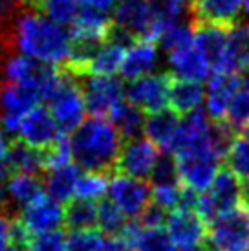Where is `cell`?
Instances as JSON below:
<instances>
[{
  "label": "cell",
  "mask_w": 249,
  "mask_h": 251,
  "mask_svg": "<svg viewBox=\"0 0 249 251\" xmlns=\"http://www.w3.org/2000/svg\"><path fill=\"white\" fill-rule=\"evenodd\" d=\"M7 165L11 173H26V175H39L44 171V151L26 145L24 141H17L11 145Z\"/></svg>",
  "instance_id": "obj_30"
},
{
  "label": "cell",
  "mask_w": 249,
  "mask_h": 251,
  "mask_svg": "<svg viewBox=\"0 0 249 251\" xmlns=\"http://www.w3.org/2000/svg\"><path fill=\"white\" fill-rule=\"evenodd\" d=\"M203 99H205V92L200 83L173 75L171 88H169V108H173L180 116H187L194 110H200Z\"/></svg>",
  "instance_id": "obj_24"
},
{
  "label": "cell",
  "mask_w": 249,
  "mask_h": 251,
  "mask_svg": "<svg viewBox=\"0 0 249 251\" xmlns=\"http://www.w3.org/2000/svg\"><path fill=\"white\" fill-rule=\"evenodd\" d=\"M9 134L4 130V126L0 125V180H7L11 175V169L7 165V158H9V151H11V143L7 140Z\"/></svg>",
  "instance_id": "obj_47"
},
{
  "label": "cell",
  "mask_w": 249,
  "mask_h": 251,
  "mask_svg": "<svg viewBox=\"0 0 249 251\" xmlns=\"http://www.w3.org/2000/svg\"><path fill=\"white\" fill-rule=\"evenodd\" d=\"M149 180L152 183V187L181 183L180 173H178V163H176V158H174L173 154L165 152L159 156V160L156 161Z\"/></svg>",
  "instance_id": "obj_38"
},
{
  "label": "cell",
  "mask_w": 249,
  "mask_h": 251,
  "mask_svg": "<svg viewBox=\"0 0 249 251\" xmlns=\"http://www.w3.org/2000/svg\"><path fill=\"white\" fill-rule=\"evenodd\" d=\"M72 160H74L72 140H70V136L62 134L53 145L44 151V173L61 169L64 165H70Z\"/></svg>",
  "instance_id": "obj_37"
},
{
  "label": "cell",
  "mask_w": 249,
  "mask_h": 251,
  "mask_svg": "<svg viewBox=\"0 0 249 251\" xmlns=\"http://www.w3.org/2000/svg\"><path fill=\"white\" fill-rule=\"evenodd\" d=\"M180 121V114H176L173 108H163V110L147 116L143 132L163 152H169L176 138V132H178Z\"/></svg>",
  "instance_id": "obj_21"
},
{
  "label": "cell",
  "mask_w": 249,
  "mask_h": 251,
  "mask_svg": "<svg viewBox=\"0 0 249 251\" xmlns=\"http://www.w3.org/2000/svg\"><path fill=\"white\" fill-rule=\"evenodd\" d=\"M236 138H238V136H236V130L229 125L227 121H213V119H211L207 143H209V149H211L222 161L227 158L229 149L233 147Z\"/></svg>",
  "instance_id": "obj_35"
},
{
  "label": "cell",
  "mask_w": 249,
  "mask_h": 251,
  "mask_svg": "<svg viewBox=\"0 0 249 251\" xmlns=\"http://www.w3.org/2000/svg\"><path fill=\"white\" fill-rule=\"evenodd\" d=\"M26 4V0H0V29L7 26L13 15Z\"/></svg>",
  "instance_id": "obj_48"
},
{
  "label": "cell",
  "mask_w": 249,
  "mask_h": 251,
  "mask_svg": "<svg viewBox=\"0 0 249 251\" xmlns=\"http://www.w3.org/2000/svg\"><path fill=\"white\" fill-rule=\"evenodd\" d=\"M112 13H114L112 19L114 24L128 29L138 39L149 41L154 24L149 0H119Z\"/></svg>",
  "instance_id": "obj_16"
},
{
  "label": "cell",
  "mask_w": 249,
  "mask_h": 251,
  "mask_svg": "<svg viewBox=\"0 0 249 251\" xmlns=\"http://www.w3.org/2000/svg\"><path fill=\"white\" fill-rule=\"evenodd\" d=\"M17 220L31 237L51 233L61 229V226L64 224V207L48 193H42L39 198L22 207Z\"/></svg>",
  "instance_id": "obj_9"
},
{
  "label": "cell",
  "mask_w": 249,
  "mask_h": 251,
  "mask_svg": "<svg viewBox=\"0 0 249 251\" xmlns=\"http://www.w3.org/2000/svg\"><path fill=\"white\" fill-rule=\"evenodd\" d=\"M244 136H246V138H249V126H246V128H244Z\"/></svg>",
  "instance_id": "obj_57"
},
{
  "label": "cell",
  "mask_w": 249,
  "mask_h": 251,
  "mask_svg": "<svg viewBox=\"0 0 249 251\" xmlns=\"http://www.w3.org/2000/svg\"><path fill=\"white\" fill-rule=\"evenodd\" d=\"M62 72H64V77H62L61 86L57 88V92L51 96L48 103L50 112L57 121L61 132L66 134V136H72L79 126L83 125L86 105H84L79 79L68 74L66 70Z\"/></svg>",
  "instance_id": "obj_4"
},
{
  "label": "cell",
  "mask_w": 249,
  "mask_h": 251,
  "mask_svg": "<svg viewBox=\"0 0 249 251\" xmlns=\"http://www.w3.org/2000/svg\"><path fill=\"white\" fill-rule=\"evenodd\" d=\"M9 202L17 207H24L35 198H39L44 191V180L37 175H26V173H11L6 181Z\"/></svg>",
  "instance_id": "obj_27"
},
{
  "label": "cell",
  "mask_w": 249,
  "mask_h": 251,
  "mask_svg": "<svg viewBox=\"0 0 249 251\" xmlns=\"http://www.w3.org/2000/svg\"><path fill=\"white\" fill-rule=\"evenodd\" d=\"M132 248L119 237H106L101 240L96 251H130Z\"/></svg>",
  "instance_id": "obj_49"
},
{
  "label": "cell",
  "mask_w": 249,
  "mask_h": 251,
  "mask_svg": "<svg viewBox=\"0 0 249 251\" xmlns=\"http://www.w3.org/2000/svg\"><path fill=\"white\" fill-rule=\"evenodd\" d=\"M61 136V128L51 116L50 108L41 105L31 108L22 118L21 125H19V132H17L19 141H24L26 145L35 147L39 151L50 149Z\"/></svg>",
  "instance_id": "obj_11"
},
{
  "label": "cell",
  "mask_w": 249,
  "mask_h": 251,
  "mask_svg": "<svg viewBox=\"0 0 249 251\" xmlns=\"http://www.w3.org/2000/svg\"><path fill=\"white\" fill-rule=\"evenodd\" d=\"M173 75V72H163L134 79L124 86V99L147 114L163 110L169 105V88Z\"/></svg>",
  "instance_id": "obj_7"
},
{
  "label": "cell",
  "mask_w": 249,
  "mask_h": 251,
  "mask_svg": "<svg viewBox=\"0 0 249 251\" xmlns=\"http://www.w3.org/2000/svg\"><path fill=\"white\" fill-rule=\"evenodd\" d=\"M74 160L86 173L116 175L123 138L106 118H88L70 136Z\"/></svg>",
  "instance_id": "obj_2"
},
{
  "label": "cell",
  "mask_w": 249,
  "mask_h": 251,
  "mask_svg": "<svg viewBox=\"0 0 249 251\" xmlns=\"http://www.w3.org/2000/svg\"><path fill=\"white\" fill-rule=\"evenodd\" d=\"M242 207L249 211V178L242 181Z\"/></svg>",
  "instance_id": "obj_53"
},
{
  "label": "cell",
  "mask_w": 249,
  "mask_h": 251,
  "mask_svg": "<svg viewBox=\"0 0 249 251\" xmlns=\"http://www.w3.org/2000/svg\"><path fill=\"white\" fill-rule=\"evenodd\" d=\"M101 240L103 237L97 229L72 231L68 235V251H96Z\"/></svg>",
  "instance_id": "obj_44"
},
{
  "label": "cell",
  "mask_w": 249,
  "mask_h": 251,
  "mask_svg": "<svg viewBox=\"0 0 249 251\" xmlns=\"http://www.w3.org/2000/svg\"><path fill=\"white\" fill-rule=\"evenodd\" d=\"M126 215L112 198L97 202V227L106 237H119L126 227Z\"/></svg>",
  "instance_id": "obj_32"
},
{
  "label": "cell",
  "mask_w": 249,
  "mask_h": 251,
  "mask_svg": "<svg viewBox=\"0 0 249 251\" xmlns=\"http://www.w3.org/2000/svg\"><path fill=\"white\" fill-rule=\"evenodd\" d=\"M108 198L118 203L128 218H138L141 211L152 202V185L145 180L116 173L108 181Z\"/></svg>",
  "instance_id": "obj_10"
},
{
  "label": "cell",
  "mask_w": 249,
  "mask_h": 251,
  "mask_svg": "<svg viewBox=\"0 0 249 251\" xmlns=\"http://www.w3.org/2000/svg\"><path fill=\"white\" fill-rule=\"evenodd\" d=\"M242 7L244 0H193L189 6V13L194 26L211 24L231 29L240 21Z\"/></svg>",
  "instance_id": "obj_14"
},
{
  "label": "cell",
  "mask_w": 249,
  "mask_h": 251,
  "mask_svg": "<svg viewBox=\"0 0 249 251\" xmlns=\"http://www.w3.org/2000/svg\"><path fill=\"white\" fill-rule=\"evenodd\" d=\"M6 251H19V250H15V248H9V250H6Z\"/></svg>",
  "instance_id": "obj_58"
},
{
  "label": "cell",
  "mask_w": 249,
  "mask_h": 251,
  "mask_svg": "<svg viewBox=\"0 0 249 251\" xmlns=\"http://www.w3.org/2000/svg\"><path fill=\"white\" fill-rule=\"evenodd\" d=\"M108 119H110L112 125L118 128V132L121 134L123 141H130V140H138L139 134L143 132L147 118L141 108L134 106L128 101H121L110 112Z\"/></svg>",
  "instance_id": "obj_26"
},
{
  "label": "cell",
  "mask_w": 249,
  "mask_h": 251,
  "mask_svg": "<svg viewBox=\"0 0 249 251\" xmlns=\"http://www.w3.org/2000/svg\"><path fill=\"white\" fill-rule=\"evenodd\" d=\"M37 2H39V0H26V4H28V6H35Z\"/></svg>",
  "instance_id": "obj_56"
},
{
  "label": "cell",
  "mask_w": 249,
  "mask_h": 251,
  "mask_svg": "<svg viewBox=\"0 0 249 251\" xmlns=\"http://www.w3.org/2000/svg\"><path fill=\"white\" fill-rule=\"evenodd\" d=\"M181 189L183 183H176V185H158L152 187V202L163 205L165 209H178L180 203Z\"/></svg>",
  "instance_id": "obj_45"
},
{
  "label": "cell",
  "mask_w": 249,
  "mask_h": 251,
  "mask_svg": "<svg viewBox=\"0 0 249 251\" xmlns=\"http://www.w3.org/2000/svg\"><path fill=\"white\" fill-rule=\"evenodd\" d=\"M207 240L216 251H249V211L238 207L216 218Z\"/></svg>",
  "instance_id": "obj_8"
},
{
  "label": "cell",
  "mask_w": 249,
  "mask_h": 251,
  "mask_svg": "<svg viewBox=\"0 0 249 251\" xmlns=\"http://www.w3.org/2000/svg\"><path fill=\"white\" fill-rule=\"evenodd\" d=\"M81 4V0H39L33 7L46 15L50 21L61 26H72L79 15Z\"/></svg>",
  "instance_id": "obj_34"
},
{
  "label": "cell",
  "mask_w": 249,
  "mask_h": 251,
  "mask_svg": "<svg viewBox=\"0 0 249 251\" xmlns=\"http://www.w3.org/2000/svg\"><path fill=\"white\" fill-rule=\"evenodd\" d=\"M169 64L173 68L174 75L180 77V79H187V81L201 83L211 74V66H209L207 59L201 55L200 50L194 46V42L187 48L171 51Z\"/></svg>",
  "instance_id": "obj_20"
},
{
  "label": "cell",
  "mask_w": 249,
  "mask_h": 251,
  "mask_svg": "<svg viewBox=\"0 0 249 251\" xmlns=\"http://www.w3.org/2000/svg\"><path fill=\"white\" fill-rule=\"evenodd\" d=\"M15 237V222L7 216L4 209H0V251H6L13 248Z\"/></svg>",
  "instance_id": "obj_46"
},
{
  "label": "cell",
  "mask_w": 249,
  "mask_h": 251,
  "mask_svg": "<svg viewBox=\"0 0 249 251\" xmlns=\"http://www.w3.org/2000/svg\"><path fill=\"white\" fill-rule=\"evenodd\" d=\"M79 178H81V167L77 163H70L55 171H48L44 176V191L61 203H68L70 200L75 198Z\"/></svg>",
  "instance_id": "obj_25"
},
{
  "label": "cell",
  "mask_w": 249,
  "mask_h": 251,
  "mask_svg": "<svg viewBox=\"0 0 249 251\" xmlns=\"http://www.w3.org/2000/svg\"><path fill=\"white\" fill-rule=\"evenodd\" d=\"M229 29L211 26V24H198L194 26V46L207 59L211 72L220 74L227 50Z\"/></svg>",
  "instance_id": "obj_18"
},
{
  "label": "cell",
  "mask_w": 249,
  "mask_h": 251,
  "mask_svg": "<svg viewBox=\"0 0 249 251\" xmlns=\"http://www.w3.org/2000/svg\"><path fill=\"white\" fill-rule=\"evenodd\" d=\"M26 251H68V235L61 229L33 235L28 240Z\"/></svg>",
  "instance_id": "obj_42"
},
{
  "label": "cell",
  "mask_w": 249,
  "mask_h": 251,
  "mask_svg": "<svg viewBox=\"0 0 249 251\" xmlns=\"http://www.w3.org/2000/svg\"><path fill=\"white\" fill-rule=\"evenodd\" d=\"M86 112L92 118H106L124 101V86L114 75H86L79 79Z\"/></svg>",
  "instance_id": "obj_6"
},
{
  "label": "cell",
  "mask_w": 249,
  "mask_h": 251,
  "mask_svg": "<svg viewBox=\"0 0 249 251\" xmlns=\"http://www.w3.org/2000/svg\"><path fill=\"white\" fill-rule=\"evenodd\" d=\"M7 46L33 61L62 68L68 63L72 33L33 6H24L7 24Z\"/></svg>",
  "instance_id": "obj_1"
},
{
  "label": "cell",
  "mask_w": 249,
  "mask_h": 251,
  "mask_svg": "<svg viewBox=\"0 0 249 251\" xmlns=\"http://www.w3.org/2000/svg\"><path fill=\"white\" fill-rule=\"evenodd\" d=\"M156 57H158V50L156 44L150 41H138L134 46L124 51V59L121 64V77L134 81L143 75H149V72L154 68L156 64Z\"/></svg>",
  "instance_id": "obj_23"
},
{
  "label": "cell",
  "mask_w": 249,
  "mask_h": 251,
  "mask_svg": "<svg viewBox=\"0 0 249 251\" xmlns=\"http://www.w3.org/2000/svg\"><path fill=\"white\" fill-rule=\"evenodd\" d=\"M167 231L174 240V244L180 248L200 246L209 237V226L193 211L171 213L167 222Z\"/></svg>",
  "instance_id": "obj_17"
},
{
  "label": "cell",
  "mask_w": 249,
  "mask_h": 251,
  "mask_svg": "<svg viewBox=\"0 0 249 251\" xmlns=\"http://www.w3.org/2000/svg\"><path fill=\"white\" fill-rule=\"evenodd\" d=\"M225 121H227L235 130H238V128L244 130L246 126H249V90L248 88L236 92V96L233 98V101H231V105H229V108H227Z\"/></svg>",
  "instance_id": "obj_41"
},
{
  "label": "cell",
  "mask_w": 249,
  "mask_h": 251,
  "mask_svg": "<svg viewBox=\"0 0 249 251\" xmlns=\"http://www.w3.org/2000/svg\"><path fill=\"white\" fill-rule=\"evenodd\" d=\"M180 251H216L215 250V246L211 244L209 240H205L203 244H200V246H191V248H181Z\"/></svg>",
  "instance_id": "obj_52"
},
{
  "label": "cell",
  "mask_w": 249,
  "mask_h": 251,
  "mask_svg": "<svg viewBox=\"0 0 249 251\" xmlns=\"http://www.w3.org/2000/svg\"><path fill=\"white\" fill-rule=\"evenodd\" d=\"M64 226L68 231H86L97 227V202L74 198L64 207Z\"/></svg>",
  "instance_id": "obj_29"
},
{
  "label": "cell",
  "mask_w": 249,
  "mask_h": 251,
  "mask_svg": "<svg viewBox=\"0 0 249 251\" xmlns=\"http://www.w3.org/2000/svg\"><path fill=\"white\" fill-rule=\"evenodd\" d=\"M171 2H176V4H180V6H183V4H189V6H191L193 0H171Z\"/></svg>",
  "instance_id": "obj_54"
},
{
  "label": "cell",
  "mask_w": 249,
  "mask_h": 251,
  "mask_svg": "<svg viewBox=\"0 0 249 251\" xmlns=\"http://www.w3.org/2000/svg\"><path fill=\"white\" fill-rule=\"evenodd\" d=\"M108 181L110 176L101 175V173H86L81 175L77 181L75 198H86V200H103L104 195L108 193Z\"/></svg>",
  "instance_id": "obj_36"
},
{
  "label": "cell",
  "mask_w": 249,
  "mask_h": 251,
  "mask_svg": "<svg viewBox=\"0 0 249 251\" xmlns=\"http://www.w3.org/2000/svg\"><path fill=\"white\" fill-rule=\"evenodd\" d=\"M209 128H211V118H207V114H203L201 110H194L183 116L169 154L176 156L178 152H183L194 147L207 145Z\"/></svg>",
  "instance_id": "obj_19"
},
{
  "label": "cell",
  "mask_w": 249,
  "mask_h": 251,
  "mask_svg": "<svg viewBox=\"0 0 249 251\" xmlns=\"http://www.w3.org/2000/svg\"><path fill=\"white\" fill-rule=\"evenodd\" d=\"M41 103L37 94L19 86V84L2 83L0 86V125L9 136H17L22 118L31 108Z\"/></svg>",
  "instance_id": "obj_12"
},
{
  "label": "cell",
  "mask_w": 249,
  "mask_h": 251,
  "mask_svg": "<svg viewBox=\"0 0 249 251\" xmlns=\"http://www.w3.org/2000/svg\"><path fill=\"white\" fill-rule=\"evenodd\" d=\"M124 59V48L106 42L101 46V50L92 59L88 75H114L116 72L121 70V64Z\"/></svg>",
  "instance_id": "obj_33"
},
{
  "label": "cell",
  "mask_w": 249,
  "mask_h": 251,
  "mask_svg": "<svg viewBox=\"0 0 249 251\" xmlns=\"http://www.w3.org/2000/svg\"><path fill=\"white\" fill-rule=\"evenodd\" d=\"M174 158L178 163L181 183L198 193L209 191L216 175L220 173L222 160L209 149V143L178 152Z\"/></svg>",
  "instance_id": "obj_5"
},
{
  "label": "cell",
  "mask_w": 249,
  "mask_h": 251,
  "mask_svg": "<svg viewBox=\"0 0 249 251\" xmlns=\"http://www.w3.org/2000/svg\"><path fill=\"white\" fill-rule=\"evenodd\" d=\"M169 216H171V211L159 203L150 202L138 216V222L141 224L143 229H163L167 227Z\"/></svg>",
  "instance_id": "obj_43"
},
{
  "label": "cell",
  "mask_w": 249,
  "mask_h": 251,
  "mask_svg": "<svg viewBox=\"0 0 249 251\" xmlns=\"http://www.w3.org/2000/svg\"><path fill=\"white\" fill-rule=\"evenodd\" d=\"M249 68V24L238 22L227 33V50L220 74H240Z\"/></svg>",
  "instance_id": "obj_22"
},
{
  "label": "cell",
  "mask_w": 249,
  "mask_h": 251,
  "mask_svg": "<svg viewBox=\"0 0 249 251\" xmlns=\"http://www.w3.org/2000/svg\"><path fill=\"white\" fill-rule=\"evenodd\" d=\"M242 83L240 74H213L207 83L205 92V105L207 114L213 121H225L227 108L231 105L238 86Z\"/></svg>",
  "instance_id": "obj_15"
},
{
  "label": "cell",
  "mask_w": 249,
  "mask_h": 251,
  "mask_svg": "<svg viewBox=\"0 0 249 251\" xmlns=\"http://www.w3.org/2000/svg\"><path fill=\"white\" fill-rule=\"evenodd\" d=\"M161 156V149L154 145L149 138H138V140L124 141L121 154L118 160V171L121 175L132 176L138 180L150 178L156 161Z\"/></svg>",
  "instance_id": "obj_13"
},
{
  "label": "cell",
  "mask_w": 249,
  "mask_h": 251,
  "mask_svg": "<svg viewBox=\"0 0 249 251\" xmlns=\"http://www.w3.org/2000/svg\"><path fill=\"white\" fill-rule=\"evenodd\" d=\"M136 251H176V244L165 229H143L134 246Z\"/></svg>",
  "instance_id": "obj_40"
},
{
  "label": "cell",
  "mask_w": 249,
  "mask_h": 251,
  "mask_svg": "<svg viewBox=\"0 0 249 251\" xmlns=\"http://www.w3.org/2000/svg\"><path fill=\"white\" fill-rule=\"evenodd\" d=\"M7 180H0V209H4L9 202V195H7V185H6Z\"/></svg>",
  "instance_id": "obj_51"
},
{
  "label": "cell",
  "mask_w": 249,
  "mask_h": 251,
  "mask_svg": "<svg viewBox=\"0 0 249 251\" xmlns=\"http://www.w3.org/2000/svg\"><path fill=\"white\" fill-rule=\"evenodd\" d=\"M83 2V0H81ZM112 26V19L108 13L99 11L96 7L81 4L79 15L75 22L72 24V35H86V37H99L106 41V33Z\"/></svg>",
  "instance_id": "obj_28"
},
{
  "label": "cell",
  "mask_w": 249,
  "mask_h": 251,
  "mask_svg": "<svg viewBox=\"0 0 249 251\" xmlns=\"http://www.w3.org/2000/svg\"><path fill=\"white\" fill-rule=\"evenodd\" d=\"M238 207H242V181L231 169L224 167L216 175L209 191L200 195L196 215L211 226L216 218Z\"/></svg>",
  "instance_id": "obj_3"
},
{
  "label": "cell",
  "mask_w": 249,
  "mask_h": 251,
  "mask_svg": "<svg viewBox=\"0 0 249 251\" xmlns=\"http://www.w3.org/2000/svg\"><path fill=\"white\" fill-rule=\"evenodd\" d=\"M154 42H158L159 46L167 50L169 53L176 51V50L187 48L194 42V24L183 21L167 24V26L158 29Z\"/></svg>",
  "instance_id": "obj_31"
},
{
  "label": "cell",
  "mask_w": 249,
  "mask_h": 251,
  "mask_svg": "<svg viewBox=\"0 0 249 251\" xmlns=\"http://www.w3.org/2000/svg\"><path fill=\"white\" fill-rule=\"evenodd\" d=\"M244 11H246V15L249 17V0H244Z\"/></svg>",
  "instance_id": "obj_55"
},
{
  "label": "cell",
  "mask_w": 249,
  "mask_h": 251,
  "mask_svg": "<svg viewBox=\"0 0 249 251\" xmlns=\"http://www.w3.org/2000/svg\"><path fill=\"white\" fill-rule=\"evenodd\" d=\"M227 169H231L240 180L249 178V138L238 136L227 152Z\"/></svg>",
  "instance_id": "obj_39"
},
{
  "label": "cell",
  "mask_w": 249,
  "mask_h": 251,
  "mask_svg": "<svg viewBox=\"0 0 249 251\" xmlns=\"http://www.w3.org/2000/svg\"><path fill=\"white\" fill-rule=\"evenodd\" d=\"M118 2H119V0H83V4L96 7V9H99V11H104V13H110V11H114V9H116V6H118Z\"/></svg>",
  "instance_id": "obj_50"
}]
</instances>
